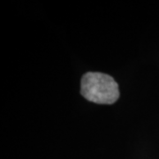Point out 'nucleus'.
<instances>
[{
  "mask_svg": "<svg viewBox=\"0 0 159 159\" xmlns=\"http://www.w3.org/2000/svg\"><path fill=\"white\" fill-rule=\"evenodd\" d=\"M80 94L90 102L112 104L119 98V85L109 74L89 72L81 78Z\"/></svg>",
  "mask_w": 159,
  "mask_h": 159,
  "instance_id": "f257e3e1",
  "label": "nucleus"
}]
</instances>
